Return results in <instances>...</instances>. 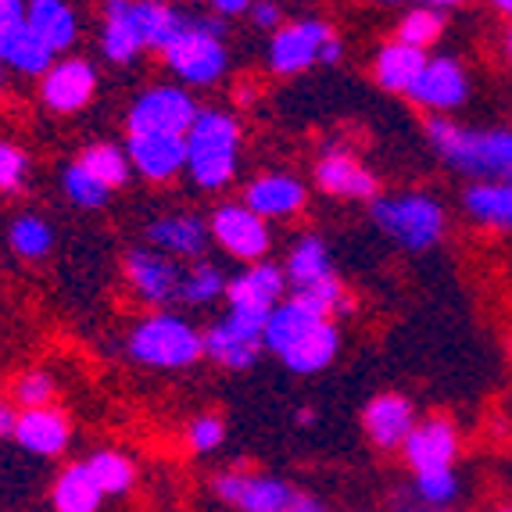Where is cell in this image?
I'll use <instances>...</instances> for the list:
<instances>
[{
	"label": "cell",
	"instance_id": "6da1fadb",
	"mask_svg": "<svg viewBox=\"0 0 512 512\" xmlns=\"http://www.w3.org/2000/svg\"><path fill=\"white\" fill-rule=\"evenodd\" d=\"M423 133L444 162L462 176H470L473 183L512 180V129H473L448 115H430L423 122Z\"/></svg>",
	"mask_w": 512,
	"mask_h": 512
},
{
	"label": "cell",
	"instance_id": "7a4b0ae2",
	"mask_svg": "<svg viewBox=\"0 0 512 512\" xmlns=\"http://www.w3.org/2000/svg\"><path fill=\"white\" fill-rule=\"evenodd\" d=\"M240 165V122L230 111L201 108L187 133V172L201 190H222Z\"/></svg>",
	"mask_w": 512,
	"mask_h": 512
},
{
	"label": "cell",
	"instance_id": "3957f363",
	"mask_svg": "<svg viewBox=\"0 0 512 512\" xmlns=\"http://www.w3.org/2000/svg\"><path fill=\"white\" fill-rule=\"evenodd\" d=\"M369 219L391 244L405 251H430L441 244L448 230V215L434 194L405 190V194H380L369 205Z\"/></svg>",
	"mask_w": 512,
	"mask_h": 512
},
{
	"label": "cell",
	"instance_id": "277c9868",
	"mask_svg": "<svg viewBox=\"0 0 512 512\" xmlns=\"http://www.w3.org/2000/svg\"><path fill=\"white\" fill-rule=\"evenodd\" d=\"M126 351L147 369H190L205 359V333L176 312H154L129 330Z\"/></svg>",
	"mask_w": 512,
	"mask_h": 512
},
{
	"label": "cell",
	"instance_id": "5b68a950",
	"mask_svg": "<svg viewBox=\"0 0 512 512\" xmlns=\"http://www.w3.org/2000/svg\"><path fill=\"white\" fill-rule=\"evenodd\" d=\"M169 72L187 86H215L226 69V18L219 15H187V29L169 43L162 54Z\"/></svg>",
	"mask_w": 512,
	"mask_h": 512
},
{
	"label": "cell",
	"instance_id": "8992f818",
	"mask_svg": "<svg viewBox=\"0 0 512 512\" xmlns=\"http://www.w3.org/2000/svg\"><path fill=\"white\" fill-rule=\"evenodd\" d=\"M201 104L187 86L158 83L133 97L126 111V137H187Z\"/></svg>",
	"mask_w": 512,
	"mask_h": 512
},
{
	"label": "cell",
	"instance_id": "52a82bcc",
	"mask_svg": "<svg viewBox=\"0 0 512 512\" xmlns=\"http://www.w3.org/2000/svg\"><path fill=\"white\" fill-rule=\"evenodd\" d=\"M269 316H255V312H240V308H226V316L219 323L208 326L205 333V355L222 369L244 373L258 362L265 351L262 330Z\"/></svg>",
	"mask_w": 512,
	"mask_h": 512
},
{
	"label": "cell",
	"instance_id": "ba28073f",
	"mask_svg": "<svg viewBox=\"0 0 512 512\" xmlns=\"http://www.w3.org/2000/svg\"><path fill=\"white\" fill-rule=\"evenodd\" d=\"M122 269H126V283L129 291L137 294L144 305H154V308H169L180 301V291H183V269L180 258L165 255V251L151 248V244H144V248H129L126 251V262H122Z\"/></svg>",
	"mask_w": 512,
	"mask_h": 512
},
{
	"label": "cell",
	"instance_id": "9c48e42d",
	"mask_svg": "<svg viewBox=\"0 0 512 512\" xmlns=\"http://www.w3.org/2000/svg\"><path fill=\"white\" fill-rule=\"evenodd\" d=\"M208 233L226 255H233L237 262H265L269 248H273V233L265 226L262 215L251 212L244 201H226L212 212L208 219Z\"/></svg>",
	"mask_w": 512,
	"mask_h": 512
},
{
	"label": "cell",
	"instance_id": "30bf717a",
	"mask_svg": "<svg viewBox=\"0 0 512 512\" xmlns=\"http://www.w3.org/2000/svg\"><path fill=\"white\" fill-rule=\"evenodd\" d=\"M333 29L323 18H301L291 26H280L269 40V69L273 76H301L312 65H323L326 43L333 40Z\"/></svg>",
	"mask_w": 512,
	"mask_h": 512
},
{
	"label": "cell",
	"instance_id": "8fae6325",
	"mask_svg": "<svg viewBox=\"0 0 512 512\" xmlns=\"http://www.w3.org/2000/svg\"><path fill=\"white\" fill-rule=\"evenodd\" d=\"M212 487L222 502L240 512H287L298 498V491L287 480L269 477V473L226 470L212 480Z\"/></svg>",
	"mask_w": 512,
	"mask_h": 512
},
{
	"label": "cell",
	"instance_id": "7c38bea8",
	"mask_svg": "<svg viewBox=\"0 0 512 512\" xmlns=\"http://www.w3.org/2000/svg\"><path fill=\"white\" fill-rule=\"evenodd\" d=\"M97 69L86 58H61L40 76V101L54 115H76L97 94Z\"/></svg>",
	"mask_w": 512,
	"mask_h": 512
},
{
	"label": "cell",
	"instance_id": "4fadbf2b",
	"mask_svg": "<svg viewBox=\"0 0 512 512\" xmlns=\"http://www.w3.org/2000/svg\"><path fill=\"white\" fill-rule=\"evenodd\" d=\"M405 462H409L412 477L437 470H455L459 459V430L448 416H427L419 419L409 441L402 444Z\"/></svg>",
	"mask_w": 512,
	"mask_h": 512
},
{
	"label": "cell",
	"instance_id": "5bb4252c",
	"mask_svg": "<svg viewBox=\"0 0 512 512\" xmlns=\"http://www.w3.org/2000/svg\"><path fill=\"white\" fill-rule=\"evenodd\" d=\"M409 101L416 108H427L430 115H444V111L462 108V104L470 101V76L462 69V61L444 58V54L430 58L423 76L409 90Z\"/></svg>",
	"mask_w": 512,
	"mask_h": 512
},
{
	"label": "cell",
	"instance_id": "9a60e30c",
	"mask_svg": "<svg viewBox=\"0 0 512 512\" xmlns=\"http://www.w3.org/2000/svg\"><path fill=\"white\" fill-rule=\"evenodd\" d=\"M416 409L405 394L384 391L369 398V405L362 409V434L369 437V444H376L380 452H394L409 441V434L416 430Z\"/></svg>",
	"mask_w": 512,
	"mask_h": 512
},
{
	"label": "cell",
	"instance_id": "2e32d148",
	"mask_svg": "<svg viewBox=\"0 0 512 512\" xmlns=\"http://www.w3.org/2000/svg\"><path fill=\"white\" fill-rule=\"evenodd\" d=\"M283 294H287V273L273 262H255L230 280L226 308H240V312L269 316V312L283 301Z\"/></svg>",
	"mask_w": 512,
	"mask_h": 512
},
{
	"label": "cell",
	"instance_id": "e0dca14e",
	"mask_svg": "<svg viewBox=\"0 0 512 512\" xmlns=\"http://www.w3.org/2000/svg\"><path fill=\"white\" fill-rule=\"evenodd\" d=\"M147 244L158 251H165V255L172 258H190V262H201V255H205L208 240H212V233H208V222L201 219V215L194 212H169V215H158V219L147 222Z\"/></svg>",
	"mask_w": 512,
	"mask_h": 512
},
{
	"label": "cell",
	"instance_id": "ac0fdd59",
	"mask_svg": "<svg viewBox=\"0 0 512 512\" xmlns=\"http://www.w3.org/2000/svg\"><path fill=\"white\" fill-rule=\"evenodd\" d=\"M316 183L323 194L344 197V201H369L380 197V180L348 151H330L316 162Z\"/></svg>",
	"mask_w": 512,
	"mask_h": 512
},
{
	"label": "cell",
	"instance_id": "d6986e66",
	"mask_svg": "<svg viewBox=\"0 0 512 512\" xmlns=\"http://www.w3.org/2000/svg\"><path fill=\"white\" fill-rule=\"evenodd\" d=\"M308 190L298 176L291 172H265V176H255V180L244 187V205L255 215L269 219H291L305 208Z\"/></svg>",
	"mask_w": 512,
	"mask_h": 512
},
{
	"label": "cell",
	"instance_id": "ffe728a7",
	"mask_svg": "<svg viewBox=\"0 0 512 512\" xmlns=\"http://www.w3.org/2000/svg\"><path fill=\"white\" fill-rule=\"evenodd\" d=\"M126 154L147 183H172L187 172V137H126Z\"/></svg>",
	"mask_w": 512,
	"mask_h": 512
},
{
	"label": "cell",
	"instance_id": "44dd1931",
	"mask_svg": "<svg viewBox=\"0 0 512 512\" xmlns=\"http://www.w3.org/2000/svg\"><path fill=\"white\" fill-rule=\"evenodd\" d=\"M15 437L29 455L36 459H54L69 448V437H72V423L69 416L54 405H43V409H22L18 412V423H15Z\"/></svg>",
	"mask_w": 512,
	"mask_h": 512
},
{
	"label": "cell",
	"instance_id": "7402d4cb",
	"mask_svg": "<svg viewBox=\"0 0 512 512\" xmlns=\"http://www.w3.org/2000/svg\"><path fill=\"white\" fill-rule=\"evenodd\" d=\"M133 4L137 0H104L101 4V54L111 65H133L144 51Z\"/></svg>",
	"mask_w": 512,
	"mask_h": 512
},
{
	"label": "cell",
	"instance_id": "603a6c76",
	"mask_svg": "<svg viewBox=\"0 0 512 512\" xmlns=\"http://www.w3.org/2000/svg\"><path fill=\"white\" fill-rule=\"evenodd\" d=\"M427 51L409 47L402 40H387L373 58V79L380 90L387 94H402L409 97V90L416 86V79L427 69Z\"/></svg>",
	"mask_w": 512,
	"mask_h": 512
},
{
	"label": "cell",
	"instance_id": "cb8c5ba5",
	"mask_svg": "<svg viewBox=\"0 0 512 512\" xmlns=\"http://www.w3.org/2000/svg\"><path fill=\"white\" fill-rule=\"evenodd\" d=\"M0 65L8 72H18V76H36L54 65V51L33 29L22 22H11V26H0Z\"/></svg>",
	"mask_w": 512,
	"mask_h": 512
},
{
	"label": "cell",
	"instance_id": "d4e9b609",
	"mask_svg": "<svg viewBox=\"0 0 512 512\" xmlns=\"http://www.w3.org/2000/svg\"><path fill=\"white\" fill-rule=\"evenodd\" d=\"M26 26L54 54H65L79 40V18L69 0H26Z\"/></svg>",
	"mask_w": 512,
	"mask_h": 512
},
{
	"label": "cell",
	"instance_id": "484cf974",
	"mask_svg": "<svg viewBox=\"0 0 512 512\" xmlns=\"http://www.w3.org/2000/svg\"><path fill=\"white\" fill-rule=\"evenodd\" d=\"M462 208L484 230L512 233V180L470 183L462 194Z\"/></svg>",
	"mask_w": 512,
	"mask_h": 512
},
{
	"label": "cell",
	"instance_id": "4316f807",
	"mask_svg": "<svg viewBox=\"0 0 512 512\" xmlns=\"http://www.w3.org/2000/svg\"><path fill=\"white\" fill-rule=\"evenodd\" d=\"M319 323H326V319L312 316V312H308L305 305H298L294 298H283L280 305L269 312V319H265L262 344L280 359V355H287L301 337H308V333L316 330Z\"/></svg>",
	"mask_w": 512,
	"mask_h": 512
},
{
	"label": "cell",
	"instance_id": "83f0119b",
	"mask_svg": "<svg viewBox=\"0 0 512 512\" xmlns=\"http://www.w3.org/2000/svg\"><path fill=\"white\" fill-rule=\"evenodd\" d=\"M337 355H341V330L333 326V319H326V323H319L308 337H301L287 355H280V362L291 369V373L312 376V373H323Z\"/></svg>",
	"mask_w": 512,
	"mask_h": 512
},
{
	"label": "cell",
	"instance_id": "f1b7e54d",
	"mask_svg": "<svg viewBox=\"0 0 512 512\" xmlns=\"http://www.w3.org/2000/svg\"><path fill=\"white\" fill-rule=\"evenodd\" d=\"M101 502H104V491L97 487L94 473L86 470V462L65 466L51 487L54 512H97Z\"/></svg>",
	"mask_w": 512,
	"mask_h": 512
},
{
	"label": "cell",
	"instance_id": "f546056e",
	"mask_svg": "<svg viewBox=\"0 0 512 512\" xmlns=\"http://www.w3.org/2000/svg\"><path fill=\"white\" fill-rule=\"evenodd\" d=\"M137 11V26L140 40H144V51H169V43L187 29V15L180 8H172L165 0H137L133 4Z\"/></svg>",
	"mask_w": 512,
	"mask_h": 512
},
{
	"label": "cell",
	"instance_id": "4dcf8cb0",
	"mask_svg": "<svg viewBox=\"0 0 512 512\" xmlns=\"http://www.w3.org/2000/svg\"><path fill=\"white\" fill-rule=\"evenodd\" d=\"M283 273H287V287H291V291H301V287H312V283L333 276V262H330L326 240L316 237V233H305V237L291 248V255H287Z\"/></svg>",
	"mask_w": 512,
	"mask_h": 512
},
{
	"label": "cell",
	"instance_id": "1f68e13d",
	"mask_svg": "<svg viewBox=\"0 0 512 512\" xmlns=\"http://www.w3.org/2000/svg\"><path fill=\"white\" fill-rule=\"evenodd\" d=\"M79 165H83L94 180H101L104 187L115 194V190H122L129 183V176H133V162H129L126 147L119 144H108V140H97V144H86L83 151H79L76 158Z\"/></svg>",
	"mask_w": 512,
	"mask_h": 512
},
{
	"label": "cell",
	"instance_id": "d6a6232c",
	"mask_svg": "<svg viewBox=\"0 0 512 512\" xmlns=\"http://www.w3.org/2000/svg\"><path fill=\"white\" fill-rule=\"evenodd\" d=\"M226 291H230V280H226V273H222L215 262H194L183 273V291H180V305L187 308H208L215 305L219 298H226Z\"/></svg>",
	"mask_w": 512,
	"mask_h": 512
},
{
	"label": "cell",
	"instance_id": "836d02e7",
	"mask_svg": "<svg viewBox=\"0 0 512 512\" xmlns=\"http://www.w3.org/2000/svg\"><path fill=\"white\" fill-rule=\"evenodd\" d=\"M8 244L18 258H26V262H40L54 251V230L51 222L43 219V215H15L11 219V230H8Z\"/></svg>",
	"mask_w": 512,
	"mask_h": 512
},
{
	"label": "cell",
	"instance_id": "e575fe53",
	"mask_svg": "<svg viewBox=\"0 0 512 512\" xmlns=\"http://www.w3.org/2000/svg\"><path fill=\"white\" fill-rule=\"evenodd\" d=\"M86 470L94 473L104 498L126 495L129 487L137 484V466H133V459H129L126 452H115V448H101V452L90 455V459H86Z\"/></svg>",
	"mask_w": 512,
	"mask_h": 512
},
{
	"label": "cell",
	"instance_id": "d590c367",
	"mask_svg": "<svg viewBox=\"0 0 512 512\" xmlns=\"http://www.w3.org/2000/svg\"><path fill=\"white\" fill-rule=\"evenodd\" d=\"M291 298L298 305H305L312 316L319 319H333V316H348L351 312V298L344 291V283L337 280V273L326 276V280L312 283V287H301V291H291Z\"/></svg>",
	"mask_w": 512,
	"mask_h": 512
},
{
	"label": "cell",
	"instance_id": "8d00e7d4",
	"mask_svg": "<svg viewBox=\"0 0 512 512\" xmlns=\"http://www.w3.org/2000/svg\"><path fill=\"white\" fill-rule=\"evenodd\" d=\"M444 26H448L444 11L423 8V4H416V8L405 11V15H402V22H398V33H394V40L409 43V47H419V51H430V47H434V43L444 36Z\"/></svg>",
	"mask_w": 512,
	"mask_h": 512
},
{
	"label": "cell",
	"instance_id": "74e56055",
	"mask_svg": "<svg viewBox=\"0 0 512 512\" xmlns=\"http://www.w3.org/2000/svg\"><path fill=\"white\" fill-rule=\"evenodd\" d=\"M61 190H65V197H69L76 208H83V212H97V208H104L111 201V190L104 187L101 180H94L79 162L65 165V172H61Z\"/></svg>",
	"mask_w": 512,
	"mask_h": 512
},
{
	"label": "cell",
	"instance_id": "f35d334b",
	"mask_svg": "<svg viewBox=\"0 0 512 512\" xmlns=\"http://www.w3.org/2000/svg\"><path fill=\"white\" fill-rule=\"evenodd\" d=\"M412 491H416L419 505L448 509V505L459 498L462 484H459V473L455 470H437V473H419L416 484H412Z\"/></svg>",
	"mask_w": 512,
	"mask_h": 512
},
{
	"label": "cell",
	"instance_id": "ab89813d",
	"mask_svg": "<svg viewBox=\"0 0 512 512\" xmlns=\"http://www.w3.org/2000/svg\"><path fill=\"white\" fill-rule=\"evenodd\" d=\"M54 394H58V384H54V376L43 373V369H26V373L15 380V387H11V398H15L18 409H43V405H54Z\"/></svg>",
	"mask_w": 512,
	"mask_h": 512
},
{
	"label": "cell",
	"instance_id": "60d3db41",
	"mask_svg": "<svg viewBox=\"0 0 512 512\" xmlns=\"http://www.w3.org/2000/svg\"><path fill=\"white\" fill-rule=\"evenodd\" d=\"M29 180V154L11 140H0V194H18Z\"/></svg>",
	"mask_w": 512,
	"mask_h": 512
},
{
	"label": "cell",
	"instance_id": "b9f144b4",
	"mask_svg": "<svg viewBox=\"0 0 512 512\" xmlns=\"http://www.w3.org/2000/svg\"><path fill=\"white\" fill-rule=\"evenodd\" d=\"M222 441H226V423H222V416H215V412H201V416H194L187 423L190 452H197V455L215 452Z\"/></svg>",
	"mask_w": 512,
	"mask_h": 512
},
{
	"label": "cell",
	"instance_id": "7bdbcfd3",
	"mask_svg": "<svg viewBox=\"0 0 512 512\" xmlns=\"http://www.w3.org/2000/svg\"><path fill=\"white\" fill-rule=\"evenodd\" d=\"M251 22H255L258 29L276 33V29L283 26V8L276 4V0H255V8H251Z\"/></svg>",
	"mask_w": 512,
	"mask_h": 512
},
{
	"label": "cell",
	"instance_id": "ee69618b",
	"mask_svg": "<svg viewBox=\"0 0 512 512\" xmlns=\"http://www.w3.org/2000/svg\"><path fill=\"white\" fill-rule=\"evenodd\" d=\"M212 4V15L219 18H237V15H251L255 0H208Z\"/></svg>",
	"mask_w": 512,
	"mask_h": 512
},
{
	"label": "cell",
	"instance_id": "f6af8a7d",
	"mask_svg": "<svg viewBox=\"0 0 512 512\" xmlns=\"http://www.w3.org/2000/svg\"><path fill=\"white\" fill-rule=\"evenodd\" d=\"M22 18H26V0H0V26H11Z\"/></svg>",
	"mask_w": 512,
	"mask_h": 512
},
{
	"label": "cell",
	"instance_id": "bcb514c9",
	"mask_svg": "<svg viewBox=\"0 0 512 512\" xmlns=\"http://www.w3.org/2000/svg\"><path fill=\"white\" fill-rule=\"evenodd\" d=\"M15 423H18L15 405L0 398V437H11V434H15Z\"/></svg>",
	"mask_w": 512,
	"mask_h": 512
},
{
	"label": "cell",
	"instance_id": "7dc6e473",
	"mask_svg": "<svg viewBox=\"0 0 512 512\" xmlns=\"http://www.w3.org/2000/svg\"><path fill=\"white\" fill-rule=\"evenodd\" d=\"M287 512H330L323 502H316V498H308V495H298L294 498V505Z\"/></svg>",
	"mask_w": 512,
	"mask_h": 512
},
{
	"label": "cell",
	"instance_id": "c3c4849f",
	"mask_svg": "<svg viewBox=\"0 0 512 512\" xmlns=\"http://www.w3.org/2000/svg\"><path fill=\"white\" fill-rule=\"evenodd\" d=\"M416 4H423V8L444 11V8H459V4H466V0H416Z\"/></svg>",
	"mask_w": 512,
	"mask_h": 512
},
{
	"label": "cell",
	"instance_id": "681fc988",
	"mask_svg": "<svg viewBox=\"0 0 512 512\" xmlns=\"http://www.w3.org/2000/svg\"><path fill=\"white\" fill-rule=\"evenodd\" d=\"M487 4H491V8H495L502 18H509V22H512V0H487Z\"/></svg>",
	"mask_w": 512,
	"mask_h": 512
},
{
	"label": "cell",
	"instance_id": "f907efd6",
	"mask_svg": "<svg viewBox=\"0 0 512 512\" xmlns=\"http://www.w3.org/2000/svg\"><path fill=\"white\" fill-rule=\"evenodd\" d=\"M394 512H452V509H434V505H402V509H394Z\"/></svg>",
	"mask_w": 512,
	"mask_h": 512
},
{
	"label": "cell",
	"instance_id": "816d5d0a",
	"mask_svg": "<svg viewBox=\"0 0 512 512\" xmlns=\"http://www.w3.org/2000/svg\"><path fill=\"white\" fill-rule=\"evenodd\" d=\"M298 423H301V427H312V423H316V409H301Z\"/></svg>",
	"mask_w": 512,
	"mask_h": 512
},
{
	"label": "cell",
	"instance_id": "f5cc1de1",
	"mask_svg": "<svg viewBox=\"0 0 512 512\" xmlns=\"http://www.w3.org/2000/svg\"><path fill=\"white\" fill-rule=\"evenodd\" d=\"M502 47H505V58H509V65H512V22H509V29H505V40H502Z\"/></svg>",
	"mask_w": 512,
	"mask_h": 512
},
{
	"label": "cell",
	"instance_id": "db71d44e",
	"mask_svg": "<svg viewBox=\"0 0 512 512\" xmlns=\"http://www.w3.org/2000/svg\"><path fill=\"white\" fill-rule=\"evenodd\" d=\"M4 86H8V69L0 65V94H4Z\"/></svg>",
	"mask_w": 512,
	"mask_h": 512
},
{
	"label": "cell",
	"instance_id": "11a10c76",
	"mask_svg": "<svg viewBox=\"0 0 512 512\" xmlns=\"http://www.w3.org/2000/svg\"><path fill=\"white\" fill-rule=\"evenodd\" d=\"M376 4H402V0H376Z\"/></svg>",
	"mask_w": 512,
	"mask_h": 512
},
{
	"label": "cell",
	"instance_id": "9f6ffc18",
	"mask_svg": "<svg viewBox=\"0 0 512 512\" xmlns=\"http://www.w3.org/2000/svg\"><path fill=\"white\" fill-rule=\"evenodd\" d=\"M498 512H512V505H502V509H498Z\"/></svg>",
	"mask_w": 512,
	"mask_h": 512
},
{
	"label": "cell",
	"instance_id": "6f0895ef",
	"mask_svg": "<svg viewBox=\"0 0 512 512\" xmlns=\"http://www.w3.org/2000/svg\"><path fill=\"white\" fill-rule=\"evenodd\" d=\"M187 4H197V0H187Z\"/></svg>",
	"mask_w": 512,
	"mask_h": 512
}]
</instances>
